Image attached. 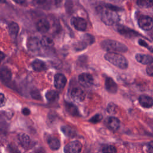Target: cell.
I'll use <instances>...</instances> for the list:
<instances>
[{
	"mask_svg": "<svg viewBox=\"0 0 153 153\" xmlns=\"http://www.w3.org/2000/svg\"><path fill=\"white\" fill-rule=\"evenodd\" d=\"M67 82L66 76L62 74H56L54 77V85L57 89H62L65 87Z\"/></svg>",
	"mask_w": 153,
	"mask_h": 153,
	"instance_id": "cell-11",
	"label": "cell"
},
{
	"mask_svg": "<svg viewBox=\"0 0 153 153\" xmlns=\"http://www.w3.org/2000/svg\"><path fill=\"white\" fill-rule=\"evenodd\" d=\"M3 56H4V54H3V53H2V52H1V60H2V59L4 58V57H3Z\"/></svg>",
	"mask_w": 153,
	"mask_h": 153,
	"instance_id": "cell-39",
	"label": "cell"
},
{
	"mask_svg": "<svg viewBox=\"0 0 153 153\" xmlns=\"http://www.w3.org/2000/svg\"><path fill=\"white\" fill-rule=\"evenodd\" d=\"M105 124L109 129L113 131L117 130L120 126L119 120L115 117H108L105 120Z\"/></svg>",
	"mask_w": 153,
	"mask_h": 153,
	"instance_id": "cell-12",
	"label": "cell"
},
{
	"mask_svg": "<svg viewBox=\"0 0 153 153\" xmlns=\"http://www.w3.org/2000/svg\"><path fill=\"white\" fill-rule=\"evenodd\" d=\"M139 102L141 106L149 108L153 106V99L147 95H141L139 97Z\"/></svg>",
	"mask_w": 153,
	"mask_h": 153,
	"instance_id": "cell-14",
	"label": "cell"
},
{
	"mask_svg": "<svg viewBox=\"0 0 153 153\" xmlns=\"http://www.w3.org/2000/svg\"><path fill=\"white\" fill-rule=\"evenodd\" d=\"M87 47V46L82 43L81 41L76 42L75 44H74V48L75 49V50L76 51H80V50H82L84 49H85Z\"/></svg>",
	"mask_w": 153,
	"mask_h": 153,
	"instance_id": "cell-30",
	"label": "cell"
},
{
	"mask_svg": "<svg viewBox=\"0 0 153 153\" xmlns=\"http://www.w3.org/2000/svg\"><path fill=\"white\" fill-rule=\"evenodd\" d=\"M40 42L41 46L44 48H51L54 45L53 40L47 36H42L40 39Z\"/></svg>",
	"mask_w": 153,
	"mask_h": 153,
	"instance_id": "cell-25",
	"label": "cell"
},
{
	"mask_svg": "<svg viewBox=\"0 0 153 153\" xmlns=\"http://www.w3.org/2000/svg\"><path fill=\"white\" fill-rule=\"evenodd\" d=\"M8 30L10 35L15 37L19 32V26L17 23L14 22H11L8 25Z\"/></svg>",
	"mask_w": 153,
	"mask_h": 153,
	"instance_id": "cell-22",
	"label": "cell"
},
{
	"mask_svg": "<svg viewBox=\"0 0 153 153\" xmlns=\"http://www.w3.org/2000/svg\"><path fill=\"white\" fill-rule=\"evenodd\" d=\"M103 118V117L101 114H97L96 115H94V116H93L90 119V121L92 123H99V121H100Z\"/></svg>",
	"mask_w": 153,
	"mask_h": 153,
	"instance_id": "cell-29",
	"label": "cell"
},
{
	"mask_svg": "<svg viewBox=\"0 0 153 153\" xmlns=\"http://www.w3.org/2000/svg\"><path fill=\"white\" fill-rule=\"evenodd\" d=\"M30 95L32 97L36 100L41 99V96L38 90H32L30 92Z\"/></svg>",
	"mask_w": 153,
	"mask_h": 153,
	"instance_id": "cell-33",
	"label": "cell"
},
{
	"mask_svg": "<svg viewBox=\"0 0 153 153\" xmlns=\"http://www.w3.org/2000/svg\"><path fill=\"white\" fill-rule=\"evenodd\" d=\"M102 21L107 25H112L118 22L119 16L117 11L120 9L112 4H105L99 5L96 8Z\"/></svg>",
	"mask_w": 153,
	"mask_h": 153,
	"instance_id": "cell-1",
	"label": "cell"
},
{
	"mask_svg": "<svg viewBox=\"0 0 153 153\" xmlns=\"http://www.w3.org/2000/svg\"><path fill=\"white\" fill-rule=\"evenodd\" d=\"M135 57L138 62L143 65H149L153 62V57L148 54L138 53L136 55Z\"/></svg>",
	"mask_w": 153,
	"mask_h": 153,
	"instance_id": "cell-16",
	"label": "cell"
},
{
	"mask_svg": "<svg viewBox=\"0 0 153 153\" xmlns=\"http://www.w3.org/2000/svg\"><path fill=\"white\" fill-rule=\"evenodd\" d=\"M105 85L106 90L111 93H115L117 92L118 89V86L116 82L109 77H107L105 79Z\"/></svg>",
	"mask_w": 153,
	"mask_h": 153,
	"instance_id": "cell-13",
	"label": "cell"
},
{
	"mask_svg": "<svg viewBox=\"0 0 153 153\" xmlns=\"http://www.w3.org/2000/svg\"><path fill=\"white\" fill-rule=\"evenodd\" d=\"M15 2L18 3V4H21V3H24L25 1H15Z\"/></svg>",
	"mask_w": 153,
	"mask_h": 153,
	"instance_id": "cell-38",
	"label": "cell"
},
{
	"mask_svg": "<svg viewBox=\"0 0 153 153\" xmlns=\"http://www.w3.org/2000/svg\"><path fill=\"white\" fill-rule=\"evenodd\" d=\"M27 47L29 50L32 51H35L38 50V49L41 46L40 39L36 36H30L28 38L27 41Z\"/></svg>",
	"mask_w": 153,
	"mask_h": 153,
	"instance_id": "cell-10",
	"label": "cell"
},
{
	"mask_svg": "<svg viewBox=\"0 0 153 153\" xmlns=\"http://www.w3.org/2000/svg\"><path fill=\"white\" fill-rule=\"evenodd\" d=\"M139 27L144 30H150L153 27V19L148 16H141L138 19Z\"/></svg>",
	"mask_w": 153,
	"mask_h": 153,
	"instance_id": "cell-4",
	"label": "cell"
},
{
	"mask_svg": "<svg viewBox=\"0 0 153 153\" xmlns=\"http://www.w3.org/2000/svg\"><path fill=\"white\" fill-rule=\"evenodd\" d=\"M82 149V144L77 140L72 141L64 147L65 153H80Z\"/></svg>",
	"mask_w": 153,
	"mask_h": 153,
	"instance_id": "cell-6",
	"label": "cell"
},
{
	"mask_svg": "<svg viewBox=\"0 0 153 153\" xmlns=\"http://www.w3.org/2000/svg\"><path fill=\"white\" fill-rule=\"evenodd\" d=\"M61 131L66 137H74L76 135V133L75 130L69 126H62Z\"/></svg>",
	"mask_w": 153,
	"mask_h": 153,
	"instance_id": "cell-23",
	"label": "cell"
},
{
	"mask_svg": "<svg viewBox=\"0 0 153 153\" xmlns=\"http://www.w3.org/2000/svg\"><path fill=\"white\" fill-rule=\"evenodd\" d=\"M33 69L36 72H41L47 69V65L44 62L39 59H35L32 62Z\"/></svg>",
	"mask_w": 153,
	"mask_h": 153,
	"instance_id": "cell-18",
	"label": "cell"
},
{
	"mask_svg": "<svg viewBox=\"0 0 153 153\" xmlns=\"http://www.w3.org/2000/svg\"><path fill=\"white\" fill-rule=\"evenodd\" d=\"M0 100H1V102H0L1 106H2L5 104V97H4V94L2 93H1Z\"/></svg>",
	"mask_w": 153,
	"mask_h": 153,
	"instance_id": "cell-37",
	"label": "cell"
},
{
	"mask_svg": "<svg viewBox=\"0 0 153 153\" xmlns=\"http://www.w3.org/2000/svg\"><path fill=\"white\" fill-rule=\"evenodd\" d=\"M19 139L20 143L23 147L25 148H27L29 146L30 144V139L27 134L26 133L20 134L19 135Z\"/></svg>",
	"mask_w": 153,
	"mask_h": 153,
	"instance_id": "cell-21",
	"label": "cell"
},
{
	"mask_svg": "<svg viewBox=\"0 0 153 153\" xmlns=\"http://www.w3.org/2000/svg\"><path fill=\"white\" fill-rule=\"evenodd\" d=\"M71 23L73 27L78 30L84 31L87 28V22L82 17H73L71 20Z\"/></svg>",
	"mask_w": 153,
	"mask_h": 153,
	"instance_id": "cell-8",
	"label": "cell"
},
{
	"mask_svg": "<svg viewBox=\"0 0 153 153\" xmlns=\"http://www.w3.org/2000/svg\"><path fill=\"white\" fill-rule=\"evenodd\" d=\"M71 97L75 101L81 102L85 99V93L82 88L76 86L73 87L70 91Z\"/></svg>",
	"mask_w": 153,
	"mask_h": 153,
	"instance_id": "cell-5",
	"label": "cell"
},
{
	"mask_svg": "<svg viewBox=\"0 0 153 153\" xmlns=\"http://www.w3.org/2000/svg\"><path fill=\"white\" fill-rule=\"evenodd\" d=\"M137 4L142 8H148L153 5V1H137Z\"/></svg>",
	"mask_w": 153,
	"mask_h": 153,
	"instance_id": "cell-27",
	"label": "cell"
},
{
	"mask_svg": "<svg viewBox=\"0 0 153 153\" xmlns=\"http://www.w3.org/2000/svg\"><path fill=\"white\" fill-rule=\"evenodd\" d=\"M47 142L50 148L53 151H56L59 149L60 146V140L56 137L51 136L47 137Z\"/></svg>",
	"mask_w": 153,
	"mask_h": 153,
	"instance_id": "cell-17",
	"label": "cell"
},
{
	"mask_svg": "<svg viewBox=\"0 0 153 153\" xmlns=\"http://www.w3.org/2000/svg\"><path fill=\"white\" fill-rule=\"evenodd\" d=\"M1 79L2 81H9L11 78V72L9 69L6 67H3L1 69L0 72Z\"/></svg>",
	"mask_w": 153,
	"mask_h": 153,
	"instance_id": "cell-20",
	"label": "cell"
},
{
	"mask_svg": "<svg viewBox=\"0 0 153 153\" xmlns=\"http://www.w3.org/2000/svg\"><path fill=\"white\" fill-rule=\"evenodd\" d=\"M36 27L38 31L42 33L47 32L50 27L48 21L45 19L39 20L36 23Z\"/></svg>",
	"mask_w": 153,
	"mask_h": 153,
	"instance_id": "cell-15",
	"label": "cell"
},
{
	"mask_svg": "<svg viewBox=\"0 0 153 153\" xmlns=\"http://www.w3.org/2000/svg\"><path fill=\"white\" fill-rule=\"evenodd\" d=\"M116 29L121 35L127 38H133L139 35V34L135 30L124 26L119 25L116 27Z\"/></svg>",
	"mask_w": 153,
	"mask_h": 153,
	"instance_id": "cell-9",
	"label": "cell"
},
{
	"mask_svg": "<svg viewBox=\"0 0 153 153\" xmlns=\"http://www.w3.org/2000/svg\"><path fill=\"white\" fill-rule=\"evenodd\" d=\"M78 82L82 87H90L93 85L94 79L90 74L82 73L78 76Z\"/></svg>",
	"mask_w": 153,
	"mask_h": 153,
	"instance_id": "cell-7",
	"label": "cell"
},
{
	"mask_svg": "<svg viewBox=\"0 0 153 153\" xmlns=\"http://www.w3.org/2000/svg\"><path fill=\"white\" fill-rule=\"evenodd\" d=\"M105 59L114 66L124 69L128 66L127 59L121 54L117 53H107L105 55Z\"/></svg>",
	"mask_w": 153,
	"mask_h": 153,
	"instance_id": "cell-3",
	"label": "cell"
},
{
	"mask_svg": "<svg viewBox=\"0 0 153 153\" xmlns=\"http://www.w3.org/2000/svg\"><path fill=\"white\" fill-rule=\"evenodd\" d=\"M146 149L149 153H153V141H151L148 143Z\"/></svg>",
	"mask_w": 153,
	"mask_h": 153,
	"instance_id": "cell-35",
	"label": "cell"
},
{
	"mask_svg": "<svg viewBox=\"0 0 153 153\" xmlns=\"http://www.w3.org/2000/svg\"><path fill=\"white\" fill-rule=\"evenodd\" d=\"M116 108H117V106L115 104L112 103H110L108 104L107 106V111L109 114H114L116 112Z\"/></svg>",
	"mask_w": 153,
	"mask_h": 153,
	"instance_id": "cell-32",
	"label": "cell"
},
{
	"mask_svg": "<svg viewBox=\"0 0 153 153\" xmlns=\"http://www.w3.org/2000/svg\"><path fill=\"white\" fill-rule=\"evenodd\" d=\"M8 151L9 153H20L18 148L15 145H9L8 147Z\"/></svg>",
	"mask_w": 153,
	"mask_h": 153,
	"instance_id": "cell-34",
	"label": "cell"
},
{
	"mask_svg": "<svg viewBox=\"0 0 153 153\" xmlns=\"http://www.w3.org/2000/svg\"><path fill=\"white\" fill-rule=\"evenodd\" d=\"M22 114H23V115H28L30 114V110H29L28 108H24L22 109Z\"/></svg>",
	"mask_w": 153,
	"mask_h": 153,
	"instance_id": "cell-36",
	"label": "cell"
},
{
	"mask_svg": "<svg viewBox=\"0 0 153 153\" xmlns=\"http://www.w3.org/2000/svg\"><path fill=\"white\" fill-rule=\"evenodd\" d=\"M65 107L66 111L71 115L73 116H78L79 115V111L78 110L77 107L74 104L69 102H65Z\"/></svg>",
	"mask_w": 153,
	"mask_h": 153,
	"instance_id": "cell-19",
	"label": "cell"
},
{
	"mask_svg": "<svg viewBox=\"0 0 153 153\" xmlns=\"http://www.w3.org/2000/svg\"><path fill=\"white\" fill-rule=\"evenodd\" d=\"M102 153H117V149L113 145H105L102 149Z\"/></svg>",
	"mask_w": 153,
	"mask_h": 153,
	"instance_id": "cell-28",
	"label": "cell"
},
{
	"mask_svg": "<svg viewBox=\"0 0 153 153\" xmlns=\"http://www.w3.org/2000/svg\"><path fill=\"white\" fill-rule=\"evenodd\" d=\"M152 39H153V32H152Z\"/></svg>",
	"mask_w": 153,
	"mask_h": 153,
	"instance_id": "cell-40",
	"label": "cell"
},
{
	"mask_svg": "<svg viewBox=\"0 0 153 153\" xmlns=\"http://www.w3.org/2000/svg\"><path fill=\"white\" fill-rule=\"evenodd\" d=\"M102 48L107 51L108 53H124L127 51V47L116 40L106 39L102 41L100 43Z\"/></svg>",
	"mask_w": 153,
	"mask_h": 153,
	"instance_id": "cell-2",
	"label": "cell"
},
{
	"mask_svg": "<svg viewBox=\"0 0 153 153\" xmlns=\"http://www.w3.org/2000/svg\"><path fill=\"white\" fill-rule=\"evenodd\" d=\"M59 97V93L54 90L47 91L45 93V97L47 100L49 102H53L58 100Z\"/></svg>",
	"mask_w": 153,
	"mask_h": 153,
	"instance_id": "cell-26",
	"label": "cell"
},
{
	"mask_svg": "<svg viewBox=\"0 0 153 153\" xmlns=\"http://www.w3.org/2000/svg\"><path fill=\"white\" fill-rule=\"evenodd\" d=\"M138 43H139V44L140 45H142V46H143V47H146L148 50H149L151 53H153V48H152V47H150L145 41H143V40L142 39H139L138 40Z\"/></svg>",
	"mask_w": 153,
	"mask_h": 153,
	"instance_id": "cell-31",
	"label": "cell"
},
{
	"mask_svg": "<svg viewBox=\"0 0 153 153\" xmlns=\"http://www.w3.org/2000/svg\"><path fill=\"white\" fill-rule=\"evenodd\" d=\"M80 41L87 47L88 45L93 44L95 39L92 35L90 33H85L81 36Z\"/></svg>",
	"mask_w": 153,
	"mask_h": 153,
	"instance_id": "cell-24",
	"label": "cell"
}]
</instances>
